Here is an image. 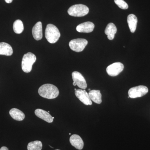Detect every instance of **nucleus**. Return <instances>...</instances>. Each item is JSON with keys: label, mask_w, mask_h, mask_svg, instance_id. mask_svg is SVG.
<instances>
[{"label": "nucleus", "mask_w": 150, "mask_h": 150, "mask_svg": "<svg viewBox=\"0 0 150 150\" xmlns=\"http://www.w3.org/2000/svg\"><path fill=\"white\" fill-rule=\"evenodd\" d=\"M13 53V50L10 45L5 42L0 43V55L11 56Z\"/></svg>", "instance_id": "15"}, {"label": "nucleus", "mask_w": 150, "mask_h": 150, "mask_svg": "<svg viewBox=\"0 0 150 150\" xmlns=\"http://www.w3.org/2000/svg\"><path fill=\"white\" fill-rule=\"evenodd\" d=\"M48 112H49H49H50V111H48Z\"/></svg>", "instance_id": "25"}, {"label": "nucleus", "mask_w": 150, "mask_h": 150, "mask_svg": "<svg viewBox=\"0 0 150 150\" xmlns=\"http://www.w3.org/2000/svg\"><path fill=\"white\" fill-rule=\"evenodd\" d=\"M60 36L61 33L56 26L52 24L47 25L45 30V37L49 43H56Z\"/></svg>", "instance_id": "2"}, {"label": "nucleus", "mask_w": 150, "mask_h": 150, "mask_svg": "<svg viewBox=\"0 0 150 150\" xmlns=\"http://www.w3.org/2000/svg\"><path fill=\"white\" fill-rule=\"evenodd\" d=\"M117 30V28L115 25L112 23H110L107 25L105 30V33L107 35L108 38L109 40H112L115 37Z\"/></svg>", "instance_id": "14"}, {"label": "nucleus", "mask_w": 150, "mask_h": 150, "mask_svg": "<svg viewBox=\"0 0 150 150\" xmlns=\"http://www.w3.org/2000/svg\"><path fill=\"white\" fill-rule=\"evenodd\" d=\"M124 69V65L120 62H115L108 66L106 68L108 74L111 76H118Z\"/></svg>", "instance_id": "7"}, {"label": "nucleus", "mask_w": 150, "mask_h": 150, "mask_svg": "<svg viewBox=\"0 0 150 150\" xmlns=\"http://www.w3.org/2000/svg\"><path fill=\"white\" fill-rule=\"evenodd\" d=\"M32 35L36 40H41L43 37L42 24L41 22H37L32 28Z\"/></svg>", "instance_id": "12"}, {"label": "nucleus", "mask_w": 150, "mask_h": 150, "mask_svg": "<svg viewBox=\"0 0 150 150\" xmlns=\"http://www.w3.org/2000/svg\"><path fill=\"white\" fill-rule=\"evenodd\" d=\"M13 1V0H5L6 2L8 3V4H10V3L12 2Z\"/></svg>", "instance_id": "23"}, {"label": "nucleus", "mask_w": 150, "mask_h": 150, "mask_svg": "<svg viewBox=\"0 0 150 150\" xmlns=\"http://www.w3.org/2000/svg\"><path fill=\"white\" fill-rule=\"evenodd\" d=\"M88 95L91 100L95 103L100 104L102 102V95L99 90H91L89 92Z\"/></svg>", "instance_id": "18"}, {"label": "nucleus", "mask_w": 150, "mask_h": 150, "mask_svg": "<svg viewBox=\"0 0 150 150\" xmlns=\"http://www.w3.org/2000/svg\"><path fill=\"white\" fill-rule=\"evenodd\" d=\"M149 92V89L144 86H139L131 88L128 91L129 97L132 98L142 97L146 94Z\"/></svg>", "instance_id": "5"}, {"label": "nucleus", "mask_w": 150, "mask_h": 150, "mask_svg": "<svg viewBox=\"0 0 150 150\" xmlns=\"http://www.w3.org/2000/svg\"><path fill=\"white\" fill-rule=\"evenodd\" d=\"M59 150V149H56V150Z\"/></svg>", "instance_id": "27"}, {"label": "nucleus", "mask_w": 150, "mask_h": 150, "mask_svg": "<svg viewBox=\"0 0 150 150\" xmlns=\"http://www.w3.org/2000/svg\"><path fill=\"white\" fill-rule=\"evenodd\" d=\"M14 31L17 34H21L23 32L24 30L23 23L20 20H16L13 24Z\"/></svg>", "instance_id": "19"}, {"label": "nucleus", "mask_w": 150, "mask_h": 150, "mask_svg": "<svg viewBox=\"0 0 150 150\" xmlns=\"http://www.w3.org/2000/svg\"><path fill=\"white\" fill-rule=\"evenodd\" d=\"M76 96L86 105H91L92 102L90 98L88 93L85 90L76 89L75 91Z\"/></svg>", "instance_id": "9"}, {"label": "nucleus", "mask_w": 150, "mask_h": 150, "mask_svg": "<svg viewBox=\"0 0 150 150\" xmlns=\"http://www.w3.org/2000/svg\"><path fill=\"white\" fill-rule=\"evenodd\" d=\"M38 93L42 97L47 99H52L59 96V89L51 84H45L38 89Z\"/></svg>", "instance_id": "1"}, {"label": "nucleus", "mask_w": 150, "mask_h": 150, "mask_svg": "<svg viewBox=\"0 0 150 150\" xmlns=\"http://www.w3.org/2000/svg\"><path fill=\"white\" fill-rule=\"evenodd\" d=\"M88 90L89 91H90L91 90V89L89 88Z\"/></svg>", "instance_id": "24"}, {"label": "nucleus", "mask_w": 150, "mask_h": 150, "mask_svg": "<svg viewBox=\"0 0 150 150\" xmlns=\"http://www.w3.org/2000/svg\"><path fill=\"white\" fill-rule=\"evenodd\" d=\"M35 114L38 118H41L48 123H52L54 121L53 117L50 115V113L42 109H36L35 111Z\"/></svg>", "instance_id": "13"}, {"label": "nucleus", "mask_w": 150, "mask_h": 150, "mask_svg": "<svg viewBox=\"0 0 150 150\" xmlns=\"http://www.w3.org/2000/svg\"><path fill=\"white\" fill-rule=\"evenodd\" d=\"M94 27L95 25L93 23L91 22L88 21L79 25L76 29L79 32L89 33L93 31Z\"/></svg>", "instance_id": "10"}, {"label": "nucleus", "mask_w": 150, "mask_h": 150, "mask_svg": "<svg viewBox=\"0 0 150 150\" xmlns=\"http://www.w3.org/2000/svg\"><path fill=\"white\" fill-rule=\"evenodd\" d=\"M127 22H128L130 31L132 33H134L137 29V23H138V19L137 17L133 14L129 15L127 17Z\"/></svg>", "instance_id": "16"}, {"label": "nucleus", "mask_w": 150, "mask_h": 150, "mask_svg": "<svg viewBox=\"0 0 150 150\" xmlns=\"http://www.w3.org/2000/svg\"><path fill=\"white\" fill-rule=\"evenodd\" d=\"M115 4L122 9H127L129 8V6L123 0H114Z\"/></svg>", "instance_id": "21"}, {"label": "nucleus", "mask_w": 150, "mask_h": 150, "mask_svg": "<svg viewBox=\"0 0 150 150\" xmlns=\"http://www.w3.org/2000/svg\"><path fill=\"white\" fill-rule=\"evenodd\" d=\"M69 135H71V133H69Z\"/></svg>", "instance_id": "26"}, {"label": "nucleus", "mask_w": 150, "mask_h": 150, "mask_svg": "<svg viewBox=\"0 0 150 150\" xmlns=\"http://www.w3.org/2000/svg\"><path fill=\"white\" fill-rule=\"evenodd\" d=\"M88 43V42L85 39L77 38L71 40L69 43V46L72 51L80 52L83 51Z\"/></svg>", "instance_id": "6"}, {"label": "nucleus", "mask_w": 150, "mask_h": 150, "mask_svg": "<svg viewBox=\"0 0 150 150\" xmlns=\"http://www.w3.org/2000/svg\"><path fill=\"white\" fill-rule=\"evenodd\" d=\"M36 61V57L30 52L24 54L22 61L21 67L24 72L28 73L31 71L32 66Z\"/></svg>", "instance_id": "3"}, {"label": "nucleus", "mask_w": 150, "mask_h": 150, "mask_svg": "<svg viewBox=\"0 0 150 150\" xmlns=\"http://www.w3.org/2000/svg\"><path fill=\"white\" fill-rule=\"evenodd\" d=\"M9 114L12 118L17 121H23L25 118L24 113L21 110L16 108H12L10 110Z\"/></svg>", "instance_id": "17"}, {"label": "nucleus", "mask_w": 150, "mask_h": 150, "mask_svg": "<svg viewBox=\"0 0 150 150\" xmlns=\"http://www.w3.org/2000/svg\"><path fill=\"white\" fill-rule=\"evenodd\" d=\"M0 150H9L6 147L3 146L0 149Z\"/></svg>", "instance_id": "22"}, {"label": "nucleus", "mask_w": 150, "mask_h": 150, "mask_svg": "<svg viewBox=\"0 0 150 150\" xmlns=\"http://www.w3.org/2000/svg\"><path fill=\"white\" fill-rule=\"evenodd\" d=\"M42 142L39 141H35L30 142L27 146L28 150H41L42 149Z\"/></svg>", "instance_id": "20"}, {"label": "nucleus", "mask_w": 150, "mask_h": 150, "mask_svg": "<svg viewBox=\"0 0 150 150\" xmlns=\"http://www.w3.org/2000/svg\"><path fill=\"white\" fill-rule=\"evenodd\" d=\"M73 85L77 86L80 88L85 90L87 87L86 82L85 78L78 71L73 72L72 74Z\"/></svg>", "instance_id": "8"}, {"label": "nucleus", "mask_w": 150, "mask_h": 150, "mask_svg": "<svg viewBox=\"0 0 150 150\" xmlns=\"http://www.w3.org/2000/svg\"><path fill=\"white\" fill-rule=\"evenodd\" d=\"M89 8L83 4H76L70 7L68 10L69 14L74 17H83L89 12Z\"/></svg>", "instance_id": "4"}, {"label": "nucleus", "mask_w": 150, "mask_h": 150, "mask_svg": "<svg viewBox=\"0 0 150 150\" xmlns=\"http://www.w3.org/2000/svg\"><path fill=\"white\" fill-rule=\"evenodd\" d=\"M71 144L78 150H82L83 148L84 143L81 138L79 135L74 134L70 138Z\"/></svg>", "instance_id": "11"}]
</instances>
